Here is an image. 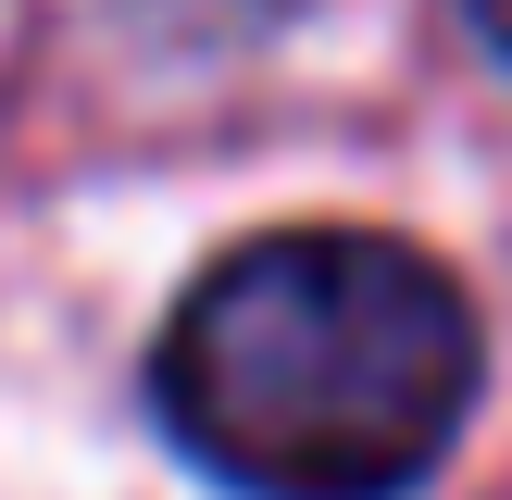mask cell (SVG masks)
<instances>
[{
  "label": "cell",
  "instance_id": "cell-1",
  "mask_svg": "<svg viewBox=\"0 0 512 500\" xmlns=\"http://www.w3.org/2000/svg\"><path fill=\"white\" fill-rule=\"evenodd\" d=\"M488 350L438 250L275 225L188 275L150 338V413L238 500H413L450 463Z\"/></svg>",
  "mask_w": 512,
  "mask_h": 500
},
{
  "label": "cell",
  "instance_id": "cell-2",
  "mask_svg": "<svg viewBox=\"0 0 512 500\" xmlns=\"http://www.w3.org/2000/svg\"><path fill=\"white\" fill-rule=\"evenodd\" d=\"M463 13H475V38H488L500 63H512V0H463Z\"/></svg>",
  "mask_w": 512,
  "mask_h": 500
}]
</instances>
